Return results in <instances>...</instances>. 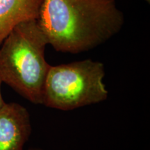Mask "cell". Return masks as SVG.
Segmentation results:
<instances>
[{"mask_svg": "<svg viewBox=\"0 0 150 150\" xmlns=\"http://www.w3.org/2000/svg\"><path fill=\"white\" fill-rule=\"evenodd\" d=\"M42 0H0V45L21 22L38 20Z\"/></svg>", "mask_w": 150, "mask_h": 150, "instance_id": "5", "label": "cell"}, {"mask_svg": "<svg viewBox=\"0 0 150 150\" xmlns=\"http://www.w3.org/2000/svg\"><path fill=\"white\" fill-rule=\"evenodd\" d=\"M31 131L30 115L24 106L5 102L0 108V150H22Z\"/></svg>", "mask_w": 150, "mask_h": 150, "instance_id": "4", "label": "cell"}, {"mask_svg": "<svg viewBox=\"0 0 150 150\" xmlns=\"http://www.w3.org/2000/svg\"><path fill=\"white\" fill-rule=\"evenodd\" d=\"M104 76V65L91 59L50 66L42 104L71 110L104 102L108 95L103 82Z\"/></svg>", "mask_w": 150, "mask_h": 150, "instance_id": "3", "label": "cell"}, {"mask_svg": "<svg viewBox=\"0 0 150 150\" xmlns=\"http://www.w3.org/2000/svg\"><path fill=\"white\" fill-rule=\"evenodd\" d=\"M146 1H147V2H148V3H149V1H150V0H145Z\"/></svg>", "mask_w": 150, "mask_h": 150, "instance_id": "8", "label": "cell"}, {"mask_svg": "<svg viewBox=\"0 0 150 150\" xmlns=\"http://www.w3.org/2000/svg\"><path fill=\"white\" fill-rule=\"evenodd\" d=\"M37 22L56 52L79 54L119 33L125 16L116 0H42Z\"/></svg>", "mask_w": 150, "mask_h": 150, "instance_id": "1", "label": "cell"}, {"mask_svg": "<svg viewBox=\"0 0 150 150\" xmlns=\"http://www.w3.org/2000/svg\"><path fill=\"white\" fill-rule=\"evenodd\" d=\"M48 43L37 20L21 22L0 45V77L24 98L42 104L51 65L45 60Z\"/></svg>", "mask_w": 150, "mask_h": 150, "instance_id": "2", "label": "cell"}, {"mask_svg": "<svg viewBox=\"0 0 150 150\" xmlns=\"http://www.w3.org/2000/svg\"><path fill=\"white\" fill-rule=\"evenodd\" d=\"M29 150H42V149H39V148H31V149H29Z\"/></svg>", "mask_w": 150, "mask_h": 150, "instance_id": "7", "label": "cell"}, {"mask_svg": "<svg viewBox=\"0 0 150 150\" xmlns=\"http://www.w3.org/2000/svg\"><path fill=\"white\" fill-rule=\"evenodd\" d=\"M1 83H2V81H1V79L0 77V108L3 106L4 104H5V102L4 101L3 97H2V95H1Z\"/></svg>", "mask_w": 150, "mask_h": 150, "instance_id": "6", "label": "cell"}]
</instances>
